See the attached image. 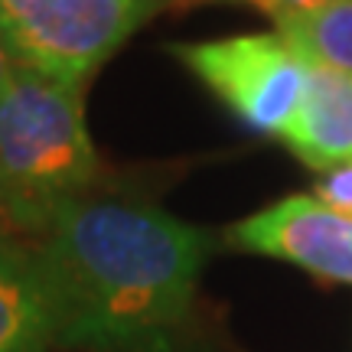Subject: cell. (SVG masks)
<instances>
[{"label": "cell", "instance_id": "6da1fadb", "mask_svg": "<svg viewBox=\"0 0 352 352\" xmlns=\"http://www.w3.org/2000/svg\"><path fill=\"white\" fill-rule=\"evenodd\" d=\"M56 349L183 352L212 235L153 202L85 196L36 241Z\"/></svg>", "mask_w": 352, "mask_h": 352}, {"label": "cell", "instance_id": "7a4b0ae2", "mask_svg": "<svg viewBox=\"0 0 352 352\" xmlns=\"http://www.w3.org/2000/svg\"><path fill=\"white\" fill-rule=\"evenodd\" d=\"M0 176L43 219L85 199L98 179L82 88L20 65L0 95Z\"/></svg>", "mask_w": 352, "mask_h": 352}, {"label": "cell", "instance_id": "3957f363", "mask_svg": "<svg viewBox=\"0 0 352 352\" xmlns=\"http://www.w3.org/2000/svg\"><path fill=\"white\" fill-rule=\"evenodd\" d=\"M170 0H0V33L16 63L82 88Z\"/></svg>", "mask_w": 352, "mask_h": 352}, {"label": "cell", "instance_id": "277c9868", "mask_svg": "<svg viewBox=\"0 0 352 352\" xmlns=\"http://www.w3.org/2000/svg\"><path fill=\"white\" fill-rule=\"evenodd\" d=\"M170 52L241 124L267 138H280L287 131L314 72V65L277 30L173 43Z\"/></svg>", "mask_w": 352, "mask_h": 352}, {"label": "cell", "instance_id": "5b68a950", "mask_svg": "<svg viewBox=\"0 0 352 352\" xmlns=\"http://www.w3.org/2000/svg\"><path fill=\"white\" fill-rule=\"evenodd\" d=\"M222 239L235 252L287 261L307 274L352 287V219L327 209L316 196H284L232 222Z\"/></svg>", "mask_w": 352, "mask_h": 352}, {"label": "cell", "instance_id": "8992f818", "mask_svg": "<svg viewBox=\"0 0 352 352\" xmlns=\"http://www.w3.org/2000/svg\"><path fill=\"white\" fill-rule=\"evenodd\" d=\"M50 290L36 241L0 235V352H52Z\"/></svg>", "mask_w": 352, "mask_h": 352}, {"label": "cell", "instance_id": "52a82bcc", "mask_svg": "<svg viewBox=\"0 0 352 352\" xmlns=\"http://www.w3.org/2000/svg\"><path fill=\"white\" fill-rule=\"evenodd\" d=\"M287 151L323 173L329 166L352 160V78L314 65L310 85L300 108L294 114L287 131L280 134Z\"/></svg>", "mask_w": 352, "mask_h": 352}, {"label": "cell", "instance_id": "ba28073f", "mask_svg": "<svg viewBox=\"0 0 352 352\" xmlns=\"http://www.w3.org/2000/svg\"><path fill=\"white\" fill-rule=\"evenodd\" d=\"M310 65L352 78V0H333L314 13L274 26Z\"/></svg>", "mask_w": 352, "mask_h": 352}, {"label": "cell", "instance_id": "9c48e42d", "mask_svg": "<svg viewBox=\"0 0 352 352\" xmlns=\"http://www.w3.org/2000/svg\"><path fill=\"white\" fill-rule=\"evenodd\" d=\"M50 228V219L26 206L10 186L7 179L0 176V235L3 239H26V241H39Z\"/></svg>", "mask_w": 352, "mask_h": 352}, {"label": "cell", "instance_id": "30bf717a", "mask_svg": "<svg viewBox=\"0 0 352 352\" xmlns=\"http://www.w3.org/2000/svg\"><path fill=\"white\" fill-rule=\"evenodd\" d=\"M314 196L327 209L352 219V160L340 166H329L323 173H316L314 183Z\"/></svg>", "mask_w": 352, "mask_h": 352}, {"label": "cell", "instance_id": "8fae6325", "mask_svg": "<svg viewBox=\"0 0 352 352\" xmlns=\"http://www.w3.org/2000/svg\"><path fill=\"white\" fill-rule=\"evenodd\" d=\"M333 0H271V7H267V16L277 23H284V20H294V16H303V13H314L320 7H327Z\"/></svg>", "mask_w": 352, "mask_h": 352}, {"label": "cell", "instance_id": "7c38bea8", "mask_svg": "<svg viewBox=\"0 0 352 352\" xmlns=\"http://www.w3.org/2000/svg\"><path fill=\"white\" fill-rule=\"evenodd\" d=\"M16 69H20V63H16L13 50L7 46V39L0 33V95H3V88L10 85V78L16 76Z\"/></svg>", "mask_w": 352, "mask_h": 352}, {"label": "cell", "instance_id": "4fadbf2b", "mask_svg": "<svg viewBox=\"0 0 352 352\" xmlns=\"http://www.w3.org/2000/svg\"><path fill=\"white\" fill-rule=\"evenodd\" d=\"M235 3H252V7H258L264 16H267V7H271V0H235Z\"/></svg>", "mask_w": 352, "mask_h": 352}]
</instances>
